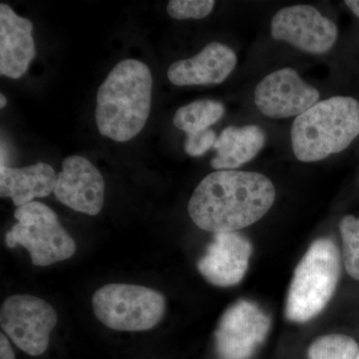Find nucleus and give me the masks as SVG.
Segmentation results:
<instances>
[{"label":"nucleus","instance_id":"obj_1","mask_svg":"<svg viewBox=\"0 0 359 359\" xmlns=\"http://www.w3.org/2000/svg\"><path fill=\"white\" fill-rule=\"evenodd\" d=\"M275 199V187L263 174L223 170L201 181L189 201L188 212L202 230L231 233L257 223Z\"/></svg>","mask_w":359,"mask_h":359},{"label":"nucleus","instance_id":"obj_2","mask_svg":"<svg viewBox=\"0 0 359 359\" xmlns=\"http://www.w3.org/2000/svg\"><path fill=\"white\" fill-rule=\"evenodd\" d=\"M153 78L145 63L125 59L113 68L97 93L99 133L116 142H127L147 122L152 101Z\"/></svg>","mask_w":359,"mask_h":359},{"label":"nucleus","instance_id":"obj_3","mask_svg":"<svg viewBox=\"0 0 359 359\" xmlns=\"http://www.w3.org/2000/svg\"><path fill=\"white\" fill-rule=\"evenodd\" d=\"M358 135V101L353 97H332L295 118L292 151L302 162H318L346 150Z\"/></svg>","mask_w":359,"mask_h":359},{"label":"nucleus","instance_id":"obj_4","mask_svg":"<svg viewBox=\"0 0 359 359\" xmlns=\"http://www.w3.org/2000/svg\"><path fill=\"white\" fill-rule=\"evenodd\" d=\"M340 275L339 252L330 238H318L295 269L285 318L292 323L313 320L334 297Z\"/></svg>","mask_w":359,"mask_h":359},{"label":"nucleus","instance_id":"obj_5","mask_svg":"<svg viewBox=\"0 0 359 359\" xmlns=\"http://www.w3.org/2000/svg\"><path fill=\"white\" fill-rule=\"evenodd\" d=\"M14 218L18 224L7 231L6 245H22L29 252L34 266H47L65 261L76 252L75 241L48 205L28 203L15 210Z\"/></svg>","mask_w":359,"mask_h":359},{"label":"nucleus","instance_id":"obj_6","mask_svg":"<svg viewBox=\"0 0 359 359\" xmlns=\"http://www.w3.org/2000/svg\"><path fill=\"white\" fill-rule=\"evenodd\" d=\"M94 313L111 330L143 332L155 327L166 311V299L143 285L109 283L92 297Z\"/></svg>","mask_w":359,"mask_h":359},{"label":"nucleus","instance_id":"obj_7","mask_svg":"<svg viewBox=\"0 0 359 359\" xmlns=\"http://www.w3.org/2000/svg\"><path fill=\"white\" fill-rule=\"evenodd\" d=\"M57 321L55 309L33 295H11L0 309L2 330L18 348L32 356L46 351L50 332Z\"/></svg>","mask_w":359,"mask_h":359},{"label":"nucleus","instance_id":"obj_8","mask_svg":"<svg viewBox=\"0 0 359 359\" xmlns=\"http://www.w3.org/2000/svg\"><path fill=\"white\" fill-rule=\"evenodd\" d=\"M271 327L268 314L255 302L240 301L222 316L215 334L221 359H248L261 346Z\"/></svg>","mask_w":359,"mask_h":359},{"label":"nucleus","instance_id":"obj_9","mask_svg":"<svg viewBox=\"0 0 359 359\" xmlns=\"http://www.w3.org/2000/svg\"><path fill=\"white\" fill-rule=\"evenodd\" d=\"M271 32L273 39L311 54H323L332 49L339 34L334 21L306 4L278 11L271 20Z\"/></svg>","mask_w":359,"mask_h":359},{"label":"nucleus","instance_id":"obj_10","mask_svg":"<svg viewBox=\"0 0 359 359\" xmlns=\"http://www.w3.org/2000/svg\"><path fill=\"white\" fill-rule=\"evenodd\" d=\"M320 92L292 68L276 70L257 84L255 103L264 115L283 119L304 114L318 102Z\"/></svg>","mask_w":359,"mask_h":359},{"label":"nucleus","instance_id":"obj_11","mask_svg":"<svg viewBox=\"0 0 359 359\" xmlns=\"http://www.w3.org/2000/svg\"><path fill=\"white\" fill-rule=\"evenodd\" d=\"M54 195L74 211L96 216L103 208L105 182L99 170L86 158L70 156L62 162Z\"/></svg>","mask_w":359,"mask_h":359},{"label":"nucleus","instance_id":"obj_12","mask_svg":"<svg viewBox=\"0 0 359 359\" xmlns=\"http://www.w3.org/2000/svg\"><path fill=\"white\" fill-rule=\"evenodd\" d=\"M252 244L237 231L215 233L198 269L207 282L217 287L238 285L244 278L252 256Z\"/></svg>","mask_w":359,"mask_h":359},{"label":"nucleus","instance_id":"obj_13","mask_svg":"<svg viewBox=\"0 0 359 359\" xmlns=\"http://www.w3.org/2000/svg\"><path fill=\"white\" fill-rule=\"evenodd\" d=\"M32 21L20 18L8 4H0V73L18 79L35 57Z\"/></svg>","mask_w":359,"mask_h":359},{"label":"nucleus","instance_id":"obj_14","mask_svg":"<svg viewBox=\"0 0 359 359\" xmlns=\"http://www.w3.org/2000/svg\"><path fill=\"white\" fill-rule=\"evenodd\" d=\"M237 65V55L226 45L212 42L192 58L170 66L168 78L177 86L212 85L224 82Z\"/></svg>","mask_w":359,"mask_h":359},{"label":"nucleus","instance_id":"obj_15","mask_svg":"<svg viewBox=\"0 0 359 359\" xmlns=\"http://www.w3.org/2000/svg\"><path fill=\"white\" fill-rule=\"evenodd\" d=\"M56 182L57 175L46 163L25 168L0 166V195L11 198L18 208L50 195Z\"/></svg>","mask_w":359,"mask_h":359},{"label":"nucleus","instance_id":"obj_16","mask_svg":"<svg viewBox=\"0 0 359 359\" xmlns=\"http://www.w3.org/2000/svg\"><path fill=\"white\" fill-rule=\"evenodd\" d=\"M264 144L266 135L256 125L226 127L215 143L217 155L211 161L212 167L219 171L237 169L254 159Z\"/></svg>","mask_w":359,"mask_h":359},{"label":"nucleus","instance_id":"obj_17","mask_svg":"<svg viewBox=\"0 0 359 359\" xmlns=\"http://www.w3.org/2000/svg\"><path fill=\"white\" fill-rule=\"evenodd\" d=\"M224 114L223 104L216 100H198L179 108L173 124L187 134L203 131L219 121Z\"/></svg>","mask_w":359,"mask_h":359},{"label":"nucleus","instance_id":"obj_18","mask_svg":"<svg viewBox=\"0 0 359 359\" xmlns=\"http://www.w3.org/2000/svg\"><path fill=\"white\" fill-rule=\"evenodd\" d=\"M359 351L358 342L344 334H327L314 340L309 347V359H353Z\"/></svg>","mask_w":359,"mask_h":359},{"label":"nucleus","instance_id":"obj_19","mask_svg":"<svg viewBox=\"0 0 359 359\" xmlns=\"http://www.w3.org/2000/svg\"><path fill=\"white\" fill-rule=\"evenodd\" d=\"M342 257L347 273L359 280V218L348 215L339 224Z\"/></svg>","mask_w":359,"mask_h":359},{"label":"nucleus","instance_id":"obj_20","mask_svg":"<svg viewBox=\"0 0 359 359\" xmlns=\"http://www.w3.org/2000/svg\"><path fill=\"white\" fill-rule=\"evenodd\" d=\"M215 4L212 0H171L167 11L175 20H202L212 13Z\"/></svg>","mask_w":359,"mask_h":359},{"label":"nucleus","instance_id":"obj_21","mask_svg":"<svg viewBox=\"0 0 359 359\" xmlns=\"http://www.w3.org/2000/svg\"><path fill=\"white\" fill-rule=\"evenodd\" d=\"M217 135L211 129L187 134L185 151L191 157H201L211 148H214Z\"/></svg>","mask_w":359,"mask_h":359},{"label":"nucleus","instance_id":"obj_22","mask_svg":"<svg viewBox=\"0 0 359 359\" xmlns=\"http://www.w3.org/2000/svg\"><path fill=\"white\" fill-rule=\"evenodd\" d=\"M0 359H15V354L4 332L0 334Z\"/></svg>","mask_w":359,"mask_h":359},{"label":"nucleus","instance_id":"obj_23","mask_svg":"<svg viewBox=\"0 0 359 359\" xmlns=\"http://www.w3.org/2000/svg\"><path fill=\"white\" fill-rule=\"evenodd\" d=\"M346 4L359 18V0H346Z\"/></svg>","mask_w":359,"mask_h":359},{"label":"nucleus","instance_id":"obj_24","mask_svg":"<svg viewBox=\"0 0 359 359\" xmlns=\"http://www.w3.org/2000/svg\"><path fill=\"white\" fill-rule=\"evenodd\" d=\"M7 103L6 97L4 94H0V108L6 107Z\"/></svg>","mask_w":359,"mask_h":359},{"label":"nucleus","instance_id":"obj_25","mask_svg":"<svg viewBox=\"0 0 359 359\" xmlns=\"http://www.w3.org/2000/svg\"><path fill=\"white\" fill-rule=\"evenodd\" d=\"M353 359H359V351L358 354H356L355 358H354Z\"/></svg>","mask_w":359,"mask_h":359}]
</instances>
